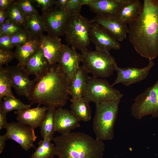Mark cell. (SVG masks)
<instances>
[{
    "label": "cell",
    "instance_id": "1",
    "mask_svg": "<svg viewBox=\"0 0 158 158\" xmlns=\"http://www.w3.org/2000/svg\"><path fill=\"white\" fill-rule=\"evenodd\" d=\"M142 4L141 14L128 24V39L138 54L153 60L158 56V0Z\"/></svg>",
    "mask_w": 158,
    "mask_h": 158
},
{
    "label": "cell",
    "instance_id": "2",
    "mask_svg": "<svg viewBox=\"0 0 158 158\" xmlns=\"http://www.w3.org/2000/svg\"><path fill=\"white\" fill-rule=\"evenodd\" d=\"M34 80L35 85L28 99L31 105L37 103L57 108L64 106L70 99V83L59 63L49 65Z\"/></svg>",
    "mask_w": 158,
    "mask_h": 158
},
{
    "label": "cell",
    "instance_id": "3",
    "mask_svg": "<svg viewBox=\"0 0 158 158\" xmlns=\"http://www.w3.org/2000/svg\"><path fill=\"white\" fill-rule=\"evenodd\" d=\"M55 155L59 158H102L105 145L102 140L78 132L61 134L53 138Z\"/></svg>",
    "mask_w": 158,
    "mask_h": 158
},
{
    "label": "cell",
    "instance_id": "4",
    "mask_svg": "<svg viewBox=\"0 0 158 158\" xmlns=\"http://www.w3.org/2000/svg\"><path fill=\"white\" fill-rule=\"evenodd\" d=\"M120 100H111L96 104L93 129L96 138L110 140L114 136V127L118 112Z\"/></svg>",
    "mask_w": 158,
    "mask_h": 158
},
{
    "label": "cell",
    "instance_id": "5",
    "mask_svg": "<svg viewBox=\"0 0 158 158\" xmlns=\"http://www.w3.org/2000/svg\"><path fill=\"white\" fill-rule=\"evenodd\" d=\"M83 66L92 76L101 78H107L113 74L117 66L114 58L109 52L95 50H88L81 52Z\"/></svg>",
    "mask_w": 158,
    "mask_h": 158
},
{
    "label": "cell",
    "instance_id": "6",
    "mask_svg": "<svg viewBox=\"0 0 158 158\" xmlns=\"http://www.w3.org/2000/svg\"><path fill=\"white\" fill-rule=\"evenodd\" d=\"M92 23L80 14L70 16L64 34L68 44L81 52L87 51L90 43L89 33Z\"/></svg>",
    "mask_w": 158,
    "mask_h": 158
},
{
    "label": "cell",
    "instance_id": "7",
    "mask_svg": "<svg viewBox=\"0 0 158 158\" xmlns=\"http://www.w3.org/2000/svg\"><path fill=\"white\" fill-rule=\"evenodd\" d=\"M123 95L107 80L93 76H88L85 92L83 97L95 104L103 102L121 99Z\"/></svg>",
    "mask_w": 158,
    "mask_h": 158
},
{
    "label": "cell",
    "instance_id": "8",
    "mask_svg": "<svg viewBox=\"0 0 158 158\" xmlns=\"http://www.w3.org/2000/svg\"><path fill=\"white\" fill-rule=\"evenodd\" d=\"M131 111V115L137 119L148 115L158 118V80L136 97Z\"/></svg>",
    "mask_w": 158,
    "mask_h": 158
},
{
    "label": "cell",
    "instance_id": "9",
    "mask_svg": "<svg viewBox=\"0 0 158 158\" xmlns=\"http://www.w3.org/2000/svg\"><path fill=\"white\" fill-rule=\"evenodd\" d=\"M41 16L48 35L59 37L64 35L70 16L65 9L55 6Z\"/></svg>",
    "mask_w": 158,
    "mask_h": 158
},
{
    "label": "cell",
    "instance_id": "10",
    "mask_svg": "<svg viewBox=\"0 0 158 158\" xmlns=\"http://www.w3.org/2000/svg\"><path fill=\"white\" fill-rule=\"evenodd\" d=\"M6 129L5 135L7 140L15 141L26 151L35 147L34 143L37 137L34 129L19 122L8 123Z\"/></svg>",
    "mask_w": 158,
    "mask_h": 158
},
{
    "label": "cell",
    "instance_id": "11",
    "mask_svg": "<svg viewBox=\"0 0 158 158\" xmlns=\"http://www.w3.org/2000/svg\"><path fill=\"white\" fill-rule=\"evenodd\" d=\"M10 74L13 87L16 93L29 99L33 90L35 81L29 78V75L25 67L18 64L16 65L6 67Z\"/></svg>",
    "mask_w": 158,
    "mask_h": 158
},
{
    "label": "cell",
    "instance_id": "12",
    "mask_svg": "<svg viewBox=\"0 0 158 158\" xmlns=\"http://www.w3.org/2000/svg\"><path fill=\"white\" fill-rule=\"evenodd\" d=\"M153 60L149 61L148 64L142 68L128 67L125 68L116 66L115 71L116 77L112 85L121 83L126 87L140 82L147 77L150 71L154 66Z\"/></svg>",
    "mask_w": 158,
    "mask_h": 158
},
{
    "label": "cell",
    "instance_id": "13",
    "mask_svg": "<svg viewBox=\"0 0 158 158\" xmlns=\"http://www.w3.org/2000/svg\"><path fill=\"white\" fill-rule=\"evenodd\" d=\"M90 41L95 49L109 52L111 49L119 50L121 45L104 28L96 23H92L89 33Z\"/></svg>",
    "mask_w": 158,
    "mask_h": 158
},
{
    "label": "cell",
    "instance_id": "14",
    "mask_svg": "<svg viewBox=\"0 0 158 158\" xmlns=\"http://www.w3.org/2000/svg\"><path fill=\"white\" fill-rule=\"evenodd\" d=\"M81 62V54L68 44L64 45L58 63L66 74L70 84Z\"/></svg>",
    "mask_w": 158,
    "mask_h": 158
},
{
    "label": "cell",
    "instance_id": "15",
    "mask_svg": "<svg viewBox=\"0 0 158 158\" xmlns=\"http://www.w3.org/2000/svg\"><path fill=\"white\" fill-rule=\"evenodd\" d=\"M40 47L49 65L58 63L64 45L59 37L49 35H41L40 37Z\"/></svg>",
    "mask_w": 158,
    "mask_h": 158
},
{
    "label": "cell",
    "instance_id": "16",
    "mask_svg": "<svg viewBox=\"0 0 158 158\" xmlns=\"http://www.w3.org/2000/svg\"><path fill=\"white\" fill-rule=\"evenodd\" d=\"M40 106L38 105L35 108L15 111L14 113L17 115L18 122L34 129L40 127L48 109L45 105Z\"/></svg>",
    "mask_w": 158,
    "mask_h": 158
},
{
    "label": "cell",
    "instance_id": "17",
    "mask_svg": "<svg viewBox=\"0 0 158 158\" xmlns=\"http://www.w3.org/2000/svg\"><path fill=\"white\" fill-rule=\"evenodd\" d=\"M90 20L92 23H96L102 26L118 42L123 41L127 37L128 28L118 18L96 16Z\"/></svg>",
    "mask_w": 158,
    "mask_h": 158
},
{
    "label": "cell",
    "instance_id": "18",
    "mask_svg": "<svg viewBox=\"0 0 158 158\" xmlns=\"http://www.w3.org/2000/svg\"><path fill=\"white\" fill-rule=\"evenodd\" d=\"M54 121L55 131L61 134L71 132L80 126V121L71 110L57 108L56 110Z\"/></svg>",
    "mask_w": 158,
    "mask_h": 158
},
{
    "label": "cell",
    "instance_id": "19",
    "mask_svg": "<svg viewBox=\"0 0 158 158\" xmlns=\"http://www.w3.org/2000/svg\"><path fill=\"white\" fill-rule=\"evenodd\" d=\"M126 0H92L88 6L96 16L118 18Z\"/></svg>",
    "mask_w": 158,
    "mask_h": 158
},
{
    "label": "cell",
    "instance_id": "20",
    "mask_svg": "<svg viewBox=\"0 0 158 158\" xmlns=\"http://www.w3.org/2000/svg\"><path fill=\"white\" fill-rule=\"evenodd\" d=\"M40 45L39 37H34L24 44L16 47L14 53L18 64L25 67L28 61L38 50Z\"/></svg>",
    "mask_w": 158,
    "mask_h": 158
},
{
    "label": "cell",
    "instance_id": "21",
    "mask_svg": "<svg viewBox=\"0 0 158 158\" xmlns=\"http://www.w3.org/2000/svg\"><path fill=\"white\" fill-rule=\"evenodd\" d=\"M143 4L139 0H126L120 10L118 18L123 24L127 25L136 19L141 14Z\"/></svg>",
    "mask_w": 158,
    "mask_h": 158
},
{
    "label": "cell",
    "instance_id": "22",
    "mask_svg": "<svg viewBox=\"0 0 158 158\" xmlns=\"http://www.w3.org/2000/svg\"><path fill=\"white\" fill-rule=\"evenodd\" d=\"M87 74L82 66L79 67L70 84V101L84 97L87 87Z\"/></svg>",
    "mask_w": 158,
    "mask_h": 158
},
{
    "label": "cell",
    "instance_id": "23",
    "mask_svg": "<svg viewBox=\"0 0 158 158\" xmlns=\"http://www.w3.org/2000/svg\"><path fill=\"white\" fill-rule=\"evenodd\" d=\"M49 65L40 47L36 52L29 59L25 68L29 75H33L37 76L46 69Z\"/></svg>",
    "mask_w": 158,
    "mask_h": 158
},
{
    "label": "cell",
    "instance_id": "24",
    "mask_svg": "<svg viewBox=\"0 0 158 158\" xmlns=\"http://www.w3.org/2000/svg\"><path fill=\"white\" fill-rule=\"evenodd\" d=\"M23 28L32 37H40L44 32H47L41 16L38 13L25 16Z\"/></svg>",
    "mask_w": 158,
    "mask_h": 158
},
{
    "label": "cell",
    "instance_id": "25",
    "mask_svg": "<svg viewBox=\"0 0 158 158\" xmlns=\"http://www.w3.org/2000/svg\"><path fill=\"white\" fill-rule=\"evenodd\" d=\"M70 101L71 110L80 121L87 122L91 119L89 102L83 97Z\"/></svg>",
    "mask_w": 158,
    "mask_h": 158
},
{
    "label": "cell",
    "instance_id": "26",
    "mask_svg": "<svg viewBox=\"0 0 158 158\" xmlns=\"http://www.w3.org/2000/svg\"><path fill=\"white\" fill-rule=\"evenodd\" d=\"M56 108L48 107L45 117L40 126V133L43 139H53L55 132L54 116Z\"/></svg>",
    "mask_w": 158,
    "mask_h": 158
},
{
    "label": "cell",
    "instance_id": "27",
    "mask_svg": "<svg viewBox=\"0 0 158 158\" xmlns=\"http://www.w3.org/2000/svg\"><path fill=\"white\" fill-rule=\"evenodd\" d=\"M31 104L23 103L20 99L15 97L6 96L0 102V112L6 114L13 111H18L30 108Z\"/></svg>",
    "mask_w": 158,
    "mask_h": 158
},
{
    "label": "cell",
    "instance_id": "28",
    "mask_svg": "<svg viewBox=\"0 0 158 158\" xmlns=\"http://www.w3.org/2000/svg\"><path fill=\"white\" fill-rule=\"evenodd\" d=\"M55 155V145L46 139L38 142V146L30 158H53Z\"/></svg>",
    "mask_w": 158,
    "mask_h": 158
},
{
    "label": "cell",
    "instance_id": "29",
    "mask_svg": "<svg viewBox=\"0 0 158 158\" xmlns=\"http://www.w3.org/2000/svg\"><path fill=\"white\" fill-rule=\"evenodd\" d=\"M11 76L6 67H0V102L6 96L15 97L11 90Z\"/></svg>",
    "mask_w": 158,
    "mask_h": 158
},
{
    "label": "cell",
    "instance_id": "30",
    "mask_svg": "<svg viewBox=\"0 0 158 158\" xmlns=\"http://www.w3.org/2000/svg\"><path fill=\"white\" fill-rule=\"evenodd\" d=\"M8 18L18 25L23 27L25 16L14 0L6 11Z\"/></svg>",
    "mask_w": 158,
    "mask_h": 158
},
{
    "label": "cell",
    "instance_id": "31",
    "mask_svg": "<svg viewBox=\"0 0 158 158\" xmlns=\"http://www.w3.org/2000/svg\"><path fill=\"white\" fill-rule=\"evenodd\" d=\"M32 37L24 29L11 35V42L13 47L23 45L27 42Z\"/></svg>",
    "mask_w": 158,
    "mask_h": 158
},
{
    "label": "cell",
    "instance_id": "32",
    "mask_svg": "<svg viewBox=\"0 0 158 158\" xmlns=\"http://www.w3.org/2000/svg\"><path fill=\"white\" fill-rule=\"evenodd\" d=\"M23 29L22 27L7 19L0 25V35H11Z\"/></svg>",
    "mask_w": 158,
    "mask_h": 158
},
{
    "label": "cell",
    "instance_id": "33",
    "mask_svg": "<svg viewBox=\"0 0 158 158\" xmlns=\"http://www.w3.org/2000/svg\"><path fill=\"white\" fill-rule=\"evenodd\" d=\"M16 1L25 16L38 13L32 0H17Z\"/></svg>",
    "mask_w": 158,
    "mask_h": 158
},
{
    "label": "cell",
    "instance_id": "34",
    "mask_svg": "<svg viewBox=\"0 0 158 158\" xmlns=\"http://www.w3.org/2000/svg\"><path fill=\"white\" fill-rule=\"evenodd\" d=\"M82 6L80 0H68L65 9L70 16L79 14Z\"/></svg>",
    "mask_w": 158,
    "mask_h": 158
},
{
    "label": "cell",
    "instance_id": "35",
    "mask_svg": "<svg viewBox=\"0 0 158 158\" xmlns=\"http://www.w3.org/2000/svg\"><path fill=\"white\" fill-rule=\"evenodd\" d=\"M15 58L14 52L0 48V67L8 63Z\"/></svg>",
    "mask_w": 158,
    "mask_h": 158
},
{
    "label": "cell",
    "instance_id": "36",
    "mask_svg": "<svg viewBox=\"0 0 158 158\" xmlns=\"http://www.w3.org/2000/svg\"><path fill=\"white\" fill-rule=\"evenodd\" d=\"M33 3L41 8L42 12L47 11L56 5V0H32Z\"/></svg>",
    "mask_w": 158,
    "mask_h": 158
},
{
    "label": "cell",
    "instance_id": "37",
    "mask_svg": "<svg viewBox=\"0 0 158 158\" xmlns=\"http://www.w3.org/2000/svg\"><path fill=\"white\" fill-rule=\"evenodd\" d=\"M13 47L11 42V35H0V48L11 50Z\"/></svg>",
    "mask_w": 158,
    "mask_h": 158
},
{
    "label": "cell",
    "instance_id": "38",
    "mask_svg": "<svg viewBox=\"0 0 158 158\" xmlns=\"http://www.w3.org/2000/svg\"><path fill=\"white\" fill-rule=\"evenodd\" d=\"M14 1V0H0V9L6 11Z\"/></svg>",
    "mask_w": 158,
    "mask_h": 158
},
{
    "label": "cell",
    "instance_id": "39",
    "mask_svg": "<svg viewBox=\"0 0 158 158\" xmlns=\"http://www.w3.org/2000/svg\"><path fill=\"white\" fill-rule=\"evenodd\" d=\"M6 114L0 112V130L6 128L8 123L7 122Z\"/></svg>",
    "mask_w": 158,
    "mask_h": 158
},
{
    "label": "cell",
    "instance_id": "40",
    "mask_svg": "<svg viewBox=\"0 0 158 158\" xmlns=\"http://www.w3.org/2000/svg\"><path fill=\"white\" fill-rule=\"evenodd\" d=\"M7 140L5 134L0 135V153L4 151L5 145V142Z\"/></svg>",
    "mask_w": 158,
    "mask_h": 158
},
{
    "label": "cell",
    "instance_id": "41",
    "mask_svg": "<svg viewBox=\"0 0 158 158\" xmlns=\"http://www.w3.org/2000/svg\"><path fill=\"white\" fill-rule=\"evenodd\" d=\"M7 18V11L0 9V25L2 24Z\"/></svg>",
    "mask_w": 158,
    "mask_h": 158
},
{
    "label": "cell",
    "instance_id": "42",
    "mask_svg": "<svg viewBox=\"0 0 158 158\" xmlns=\"http://www.w3.org/2000/svg\"><path fill=\"white\" fill-rule=\"evenodd\" d=\"M68 0H56V5L65 9Z\"/></svg>",
    "mask_w": 158,
    "mask_h": 158
},
{
    "label": "cell",
    "instance_id": "43",
    "mask_svg": "<svg viewBox=\"0 0 158 158\" xmlns=\"http://www.w3.org/2000/svg\"><path fill=\"white\" fill-rule=\"evenodd\" d=\"M92 0H80V3L82 5H86L88 6L91 2Z\"/></svg>",
    "mask_w": 158,
    "mask_h": 158
}]
</instances>
